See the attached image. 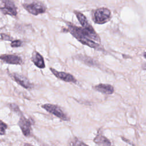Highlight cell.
I'll return each mask as SVG.
<instances>
[{"label": "cell", "mask_w": 146, "mask_h": 146, "mask_svg": "<svg viewBox=\"0 0 146 146\" xmlns=\"http://www.w3.org/2000/svg\"><path fill=\"white\" fill-rule=\"evenodd\" d=\"M67 31L82 44L95 49L98 50L102 48L100 44L92 40H94L99 42L101 40L99 35L94 28L91 29H86L75 26L71 23H67Z\"/></svg>", "instance_id": "obj_1"}, {"label": "cell", "mask_w": 146, "mask_h": 146, "mask_svg": "<svg viewBox=\"0 0 146 146\" xmlns=\"http://www.w3.org/2000/svg\"><path fill=\"white\" fill-rule=\"evenodd\" d=\"M111 18V11L109 9L102 7L97 9L93 15V21L97 24H104Z\"/></svg>", "instance_id": "obj_2"}, {"label": "cell", "mask_w": 146, "mask_h": 146, "mask_svg": "<svg viewBox=\"0 0 146 146\" xmlns=\"http://www.w3.org/2000/svg\"><path fill=\"white\" fill-rule=\"evenodd\" d=\"M42 107L49 113L53 114L62 120H70V117L63 111V110L57 105L52 104H44L42 106Z\"/></svg>", "instance_id": "obj_3"}, {"label": "cell", "mask_w": 146, "mask_h": 146, "mask_svg": "<svg viewBox=\"0 0 146 146\" xmlns=\"http://www.w3.org/2000/svg\"><path fill=\"white\" fill-rule=\"evenodd\" d=\"M50 70L56 78L62 80L73 83H77L78 82L76 78L71 74L63 71H58L52 67H50Z\"/></svg>", "instance_id": "obj_4"}, {"label": "cell", "mask_w": 146, "mask_h": 146, "mask_svg": "<svg viewBox=\"0 0 146 146\" xmlns=\"http://www.w3.org/2000/svg\"><path fill=\"white\" fill-rule=\"evenodd\" d=\"M31 120L26 119L23 115H22L18 122V125L24 135V136L28 137L31 134Z\"/></svg>", "instance_id": "obj_5"}, {"label": "cell", "mask_w": 146, "mask_h": 146, "mask_svg": "<svg viewBox=\"0 0 146 146\" xmlns=\"http://www.w3.org/2000/svg\"><path fill=\"white\" fill-rule=\"evenodd\" d=\"M25 7L30 13L35 15L44 13L46 9V7L39 2H34L26 5Z\"/></svg>", "instance_id": "obj_6"}, {"label": "cell", "mask_w": 146, "mask_h": 146, "mask_svg": "<svg viewBox=\"0 0 146 146\" xmlns=\"http://www.w3.org/2000/svg\"><path fill=\"white\" fill-rule=\"evenodd\" d=\"M75 58L76 59L81 61L83 63L89 66L98 67V68H102V66L99 62L87 55H82V54H78L75 56Z\"/></svg>", "instance_id": "obj_7"}, {"label": "cell", "mask_w": 146, "mask_h": 146, "mask_svg": "<svg viewBox=\"0 0 146 146\" xmlns=\"http://www.w3.org/2000/svg\"><path fill=\"white\" fill-rule=\"evenodd\" d=\"M4 6L1 9L2 12L5 14L11 15H16L17 14V8L14 3L11 0H3Z\"/></svg>", "instance_id": "obj_8"}, {"label": "cell", "mask_w": 146, "mask_h": 146, "mask_svg": "<svg viewBox=\"0 0 146 146\" xmlns=\"http://www.w3.org/2000/svg\"><path fill=\"white\" fill-rule=\"evenodd\" d=\"M92 88L106 95H111L114 92V87L109 84L100 83L92 87Z\"/></svg>", "instance_id": "obj_9"}, {"label": "cell", "mask_w": 146, "mask_h": 146, "mask_svg": "<svg viewBox=\"0 0 146 146\" xmlns=\"http://www.w3.org/2000/svg\"><path fill=\"white\" fill-rule=\"evenodd\" d=\"M13 79L19 85L25 88H31L33 87V84L30 82V81L24 76L17 74H13L11 75Z\"/></svg>", "instance_id": "obj_10"}, {"label": "cell", "mask_w": 146, "mask_h": 146, "mask_svg": "<svg viewBox=\"0 0 146 146\" xmlns=\"http://www.w3.org/2000/svg\"><path fill=\"white\" fill-rule=\"evenodd\" d=\"M0 59L5 63L11 64H21L22 59L18 55L12 54H5L0 56Z\"/></svg>", "instance_id": "obj_11"}, {"label": "cell", "mask_w": 146, "mask_h": 146, "mask_svg": "<svg viewBox=\"0 0 146 146\" xmlns=\"http://www.w3.org/2000/svg\"><path fill=\"white\" fill-rule=\"evenodd\" d=\"M31 60L34 64L40 68L45 67V63L43 56L38 52L34 51L31 57Z\"/></svg>", "instance_id": "obj_12"}, {"label": "cell", "mask_w": 146, "mask_h": 146, "mask_svg": "<svg viewBox=\"0 0 146 146\" xmlns=\"http://www.w3.org/2000/svg\"><path fill=\"white\" fill-rule=\"evenodd\" d=\"M74 13L76 15L79 22H80L83 27L89 29H93L92 26L90 24L87 18L84 15H83L82 13L79 12L78 11H74Z\"/></svg>", "instance_id": "obj_13"}, {"label": "cell", "mask_w": 146, "mask_h": 146, "mask_svg": "<svg viewBox=\"0 0 146 146\" xmlns=\"http://www.w3.org/2000/svg\"><path fill=\"white\" fill-rule=\"evenodd\" d=\"M94 142L98 145H111V141L102 134H98L93 140Z\"/></svg>", "instance_id": "obj_14"}, {"label": "cell", "mask_w": 146, "mask_h": 146, "mask_svg": "<svg viewBox=\"0 0 146 146\" xmlns=\"http://www.w3.org/2000/svg\"><path fill=\"white\" fill-rule=\"evenodd\" d=\"M69 145H87V144L84 143L79 138L75 137H74L69 143Z\"/></svg>", "instance_id": "obj_15"}, {"label": "cell", "mask_w": 146, "mask_h": 146, "mask_svg": "<svg viewBox=\"0 0 146 146\" xmlns=\"http://www.w3.org/2000/svg\"><path fill=\"white\" fill-rule=\"evenodd\" d=\"M7 127V124L0 120V135H4L5 133Z\"/></svg>", "instance_id": "obj_16"}, {"label": "cell", "mask_w": 146, "mask_h": 146, "mask_svg": "<svg viewBox=\"0 0 146 146\" xmlns=\"http://www.w3.org/2000/svg\"><path fill=\"white\" fill-rule=\"evenodd\" d=\"M22 44V42L20 40H15L11 42V46L12 47H18L21 46Z\"/></svg>", "instance_id": "obj_17"}, {"label": "cell", "mask_w": 146, "mask_h": 146, "mask_svg": "<svg viewBox=\"0 0 146 146\" xmlns=\"http://www.w3.org/2000/svg\"><path fill=\"white\" fill-rule=\"evenodd\" d=\"M9 107H10V108L14 111V112H18L20 111L19 110V107L16 104H14V103H11V104H9Z\"/></svg>", "instance_id": "obj_18"}, {"label": "cell", "mask_w": 146, "mask_h": 146, "mask_svg": "<svg viewBox=\"0 0 146 146\" xmlns=\"http://www.w3.org/2000/svg\"><path fill=\"white\" fill-rule=\"evenodd\" d=\"M1 36H2V39H5V40H10V39H11L10 36H8L6 34H1Z\"/></svg>", "instance_id": "obj_19"}, {"label": "cell", "mask_w": 146, "mask_h": 146, "mask_svg": "<svg viewBox=\"0 0 146 146\" xmlns=\"http://www.w3.org/2000/svg\"><path fill=\"white\" fill-rule=\"evenodd\" d=\"M121 139H122V140H124L125 142H126V143H128V144H129L133 145L132 143H131V141H130L129 140H127L126 138H124L123 137H121Z\"/></svg>", "instance_id": "obj_20"}, {"label": "cell", "mask_w": 146, "mask_h": 146, "mask_svg": "<svg viewBox=\"0 0 146 146\" xmlns=\"http://www.w3.org/2000/svg\"><path fill=\"white\" fill-rule=\"evenodd\" d=\"M143 56H144V58H145L146 59V52H144V53H143ZM143 69H145V70H146V67H144V68Z\"/></svg>", "instance_id": "obj_21"}]
</instances>
